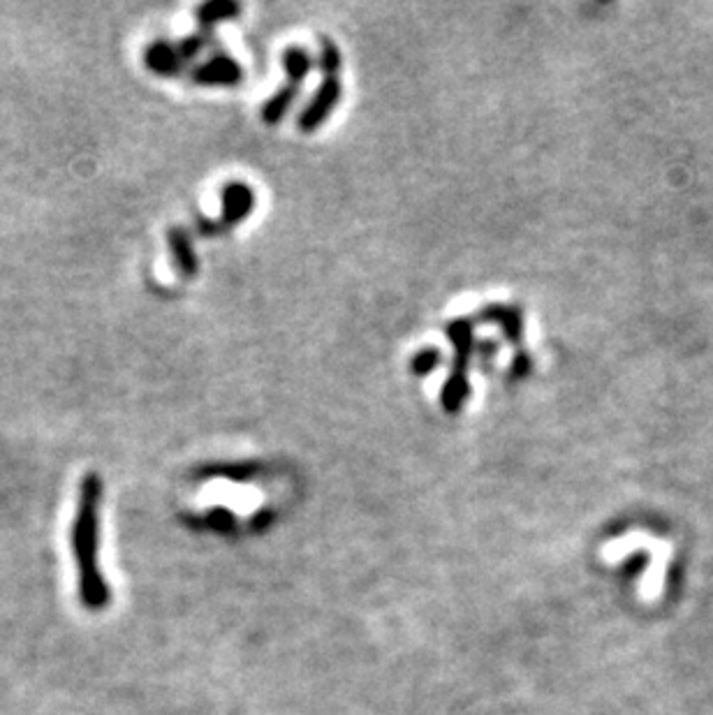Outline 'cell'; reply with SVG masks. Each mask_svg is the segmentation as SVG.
Returning <instances> with one entry per match:
<instances>
[{
	"instance_id": "1",
	"label": "cell",
	"mask_w": 713,
	"mask_h": 715,
	"mask_svg": "<svg viewBox=\"0 0 713 715\" xmlns=\"http://www.w3.org/2000/svg\"><path fill=\"white\" fill-rule=\"evenodd\" d=\"M102 485L98 475H88L82 485V498L75 522V559L79 567L82 600L91 610L107 604V586L98 567V512Z\"/></svg>"
},
{
	"instance_id": "2",
	"label": "cell",
	"mask_w": 713,
	"mask_h": 715,
	"mask_svg": "<svg viewBox=\"0 0 713 715\" xmlns=\"http://www.w3.org/2000/svg\"><path fill=\"white\" fill-rule=\"evenodd\" d=\"M223 211L218 221H200L202 235H218V231L232 229L246 221L255 211V192L243 181H229L221 190Z\"/></svg>"
},
{
	"instance_id": "3",
	"label": "cell",
	"mask_w": 713,
	"mask_h": 715,
	"mask_svg": "<svg viewBox=\"0 0 713 715\" xmlns=\"http://www.w3.org/2000/svg\"><path fill=\"white\" fill-rule=\"evenodd\" d=\"M341 93H343V84L341 77H325L323 84L317 86L315 96L311 98V102L304 106V112L299 114L297 125L301 133H315L320 125H323L332 112L336 110V104L341 102Z\"/></svg>"
},
{
	"instance_id": "4",
	"label": "cell",
	"mask_w": 713,
	"mask_h": 715,
	"mask_svg": "<svg viewBox=\"0 0 713 715\" xmlns=\"http://www.w3.org/2000/svg\"><path fill=\"white\" fill-rule=\"evenodd\" d=\"M190 79L200 86H239L243 81V70L229 53H213L192 70Z\"/></svg>"
},
{
	"instance_id": "5",
	"label": "cell",
	"mask_w": 713,
	"mask_h": 715,
	"mask_svg": "<svg viewBox=\"0 0 713 715\" xmlns=\"http://www.w3.org/2000/svg\"><path fill=\"white\" fill-rule=\"evenodd\" d=\"M448 341L454 348V356H452V375H463V378H468V371H471V362L475 356V322L471 317H456L452 319L448 329Z\"/></svg>"
},
{
	"instance_id": "6",
	"label": "cell",
	"mask_w": 713,
	"mask_h": 715,
	"mask_svg": "<svg viewBox=\"0 0 713 715\" xmlns=\"http://www.w3.org/2000/svg\"><path fill=\"white\" fill-rule=\"evenodd\" d=\"M479 322H491L498 325L510 346L520 348L524 343V315L516 306H505V303H489V306L479 309Z\"/></svg>"
},
{
	"instance_id": "7",
	"label": "cell",
	"mask_w": 713,
	"mask_h": 715,
	"mask_svg": "<svg viewBox=\"0 0 713 715\" xmlns=\"http://www.w3.org/2000/svg\"><path fill=\"white\" fill-rule=\"evenodd\" d=\"M145 63L158 77H178L184 70V59L178 57L176 45L167 40H158L147 47Z\"/></svg>"
},
{
	"instance_id": "8",
	"label": "cell",
	"mask_w": 713,
	"mask_h": 715,
	"mask_svg": "<svg viewBox=\"0 0 713 715\" xmlns=\"http://www.w3.org/2000/svg\"><path fill=\"white\" fill-rule=\"evenodd\" d=\"M167 243L172 250L176 272L184 278H195V274H198V269H200V262H198V253H195V248L186 231L182 227H172L167 231Z\"/></svg>"
},
{
	"instance_id": "9",
	"label": "cell",
	"mask_w": 713,
	"mask_h": 715,
	"mask_svg": "<svg viewBox=\"0 0 713 715\" xmlns=\"http://www.w3.org/2000/svg\"><path fill=\"white\" fill-rule=\"evenodd\" d=\"M471 397V380L463 375H448L442 389H440V405L448 415H459L461 407L466 405Z\"/></svg>"
},
{
	"instance_id": "10",
	"label": "cell",
	"mask_w": 713,
	"mask_h": 715,
	"mask_svg": "<svg viewBox=\"0 0 713 715\" xmlns=\"http://www.w3.org/2000/svg\"><path fill=\"white\" fill-rule=\"evenodd\" d=\"M297 96H299V86H295V84L280 86L278 91L262 104V112H260L262 121H264L266 125H276V123H280L283 116L290 112V106L295 104Z\"/></svg>"
},
{
	"instance_id": "11",
	"label": "cell",
	"mask_w": 713,
	"mask_h": 715,
	"mask_svg": "<svg viewBox=\"0 0 713 715\" xmlns=\"http://www.w3.org/2000/svg\"><path fill=\"white\" fill-rule=\"evenodd\" d=\"M239 14H241L239 3H232V0H213V3H204L198 10V24L202 30H213V26L237 20Z\"/></svg>"
},
{
	"instance_id": "12",
	"label": "cell",
	"mask_w": 713,
	"mask_h": 715,
	"mask_svg": "<svg viewBox=\"0 0 713 715\" xmlns=\"http://www.w3.org/2000/svg\"><path fill=\"white\" fill-rule=\"evenodd\" d=\"M280 63L285 67V73H288L290 84H295V86L304 84L307 77L311 75V70H313V59H311V53L304 47H288V49H285L283 57H280Z\"/></svg>"
},
{
	"instance_id": "13",
	"label": "cell",
	"mask_w": 713,
	"mask_h": 715,
	"mask_svg": "<svg viewBox=\"0 0 713 715\" xmlns=\"http://www.w3.org/2000/svg\"><path fill=\"white\" fill-rule=\"evenodd\" d=\"M317 63L325 77L341 75L343 59H341V49H338V45H334V40H329V38L320 40V61Z\"/></svg>"
},
{
	"instance_id": "14",
	"label": "cell",
	"mask_w": 713,
	"mask_h": 715,
	"mask_svg": "<svg viewBox=\"0 0 713 715\" xmlns=\"http://www.w3.org/2000/svg\"><path fill=\"white\" fill-rule=\"evenodd\" d=\"M442 362V352L438 348H422L413 360H410V371L417 378H426V375H431Z\"/></svg>"
},
{
	"instance_id": "15",
	"label": "cell",
	"mask_w": 713,
	"mask_h": 715,
	"mask_svg": "<svg viewBox=\"0 0 713 715\" xmlns=\"http://www.w3.org/2000/svg\"><path fill=\"white\" fill-rule=\"evenodd\" d=\"M211 35H213V30H198V33H192V35H188V38H184L182 42H178L176 45V49H178V57H182L184 59V63L186 61H190V59H195V57H198V53L211 42Z\"/></svg>"
},
{
	"instance_id": "16",
	"label": "cell",
	"mask_w": 713,
	"mask_h": 715,
	"mask_svg": "<svg viewBox=\"0 0 713 715\" xmlns=\"http://www.w3.org/2000/svg\"><path fill=\"white\" fill-rule=\"evenodd\" d=\"M530 371H533V360L528 356V352L516 350L514 362H512V378H526Z\"/></svg>"
},
{
	"instance_id": "17",
	"label": "cell",
	"mask_w": 713,
	"mask_h": 715,
	"mask_svg": "<svg viewBox=\"0 0 713 715\" xmlns=\"http://www.w3.org/2000/svg\"><path fill=\"white\" fill-rule=\"evenodd\" d=\"M496 352H498V343L493 341V338H487V341L475 343V354L483 356V360H493Z\"/></svg>"
}]
</instances>
